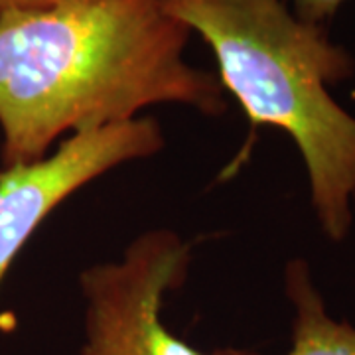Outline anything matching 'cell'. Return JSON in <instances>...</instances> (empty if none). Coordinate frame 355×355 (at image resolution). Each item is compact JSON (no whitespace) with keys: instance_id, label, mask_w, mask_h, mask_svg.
Returning a JSON list of instances; mask_svg holds the SVG:
<instances>
[{"instance_id":"cell-1","label":"cell","mask_w":355,"mask_h":355,"mask_svg":"<svg viewBox=\"0 0 355 355\" xmlns=\"http://www.w3.org/2000/svg\"><path fill=\"white\" fill-rule=\"evenodd\" d=\"M190 34L164 0H62L0 18L2 166L156 105L225 113L219 79L186 60Z\"/></svg>"},{"instance_id":"cell-2","label":"cell","mask_w":355,"mask_h":355,"mask_svg":"<svg viewBox=\"0 0 355 355\" xmlns=\"http://www.w3.org/2000/svg\"><path fill=\"white\" fill-rule=\"evenodd\" d=\"M211 48L219 83L253 127L291 135L302 154L318 223L345 239L355 196V116L328 91L355 71L352 55L286 0H164Z\"/></svg>"},{"instance_id":"cell-3","label":"cell","mask_w":355,"mask_h":355,"mask_svg":"<svg viewBox=\"0 0 355 355\" xmlns=\"http://www.w3.org/2000/svg\"><path fill=\"white\" fill-rule=\"evenodd\" d=\"M190 263V243L156 227L137 235L119 259L83 268L81 355H203L162 318L166 294L184 284Z\"/></svg>"},{"instance_id":"cell-4","label":"cell","mask_w":355,"mask_h":355,"mask_svg":"<svg viewBox=\"0 0 355 355\" xmlns=\"http://www.w3.org/2000/svg\"><path fill=\"white\" fill-rule=\"evenodd\" d=\"M164 130L153 116L77 132L32 164L0 172V284L40 225L77 191L119 166L164 148Z\"/></svg>"},{"instance_id":"cell-5","label":"cell","mask_w":355,"mask_h":355,"mask_svg":"<svg viewBox=\"0 0 355 355\" xmlns=\"http://www.w3.org/2000/svg\"><path fill=\"white\" fill-rule=\"evenodd\" d=\"M286 296L294 308L292 345L286 355H355V328L330 316L312 280L310 266L294 259L284 272ZM209 355H261L245 349H216Z\"/></svg>"},{"instance_id":"cell-6","label":"cell","mask_w":355,"mask_h":355,"mask_svg":"<svg viewBox=\"0 0 355 355\" xmlns=\"http://www.w3.org/2000/svg\"><path fill=\"white\" fill-rule=\"evenodd\" d=\"M294 6V14L310 24H322L336 10L342 6L345 0H291Z\"/></svg>"},{"instance_id":"cell-7","label":"cell","mask_w":355,"mask_h":355,"mask_svg":"<svg viewBox=\"0 0 355 355\" xmlns=\"http://www.w3.org/2000/svg\"><path fill=\"white\" fill-rule=\"evenodd\" d=\"M62 0H0V18L12 12H28V10H40L53 6Z\"/></svg>"}]
</instances>
